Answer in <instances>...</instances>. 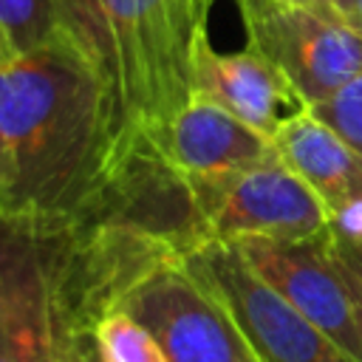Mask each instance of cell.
Returning a JSON list of instances; mask_svg holds the SVG:
<instances>
[{"label": "cell", "mask_w": 362, "mask_h": 362, "mask_svg": "<svg viewBox=\"0 0 362 362\" xmlns=\"http://www.w3.org/2000/svg\"><path fill=\"white\" fill-rule=\"evenodd\" d=\"M187 184L195 192L209 240H303L331 221L320 195L280 153L255 167Z\"/></svg>", "instance_id": "obj_4"}, {"label": "cell", "mask_w": 362, "mask_h": 362, "mask_svg": "<svg viewBox=\"0 0 362 362\" xmlns=\"http://www.w3.org/2000/svg\"><path fill=\"white\" fill-rule=\"evenodd\" d=\"M0 139L8 184L0 215L102 223L133 150L93 57L76 45L17 54L0 65Z\"/></svg>", "instance_id": "obj_1"}, {"label": "cell", "mask_w": 362, "mask_h": 362, "mask_svg": "<svg viewBox=\"0 0 362 362\" xmlns=\"http://www.w3.org/2000/svg\"><path fill=\"white\" fill-rule=\"evenodd\" d=\"M189 3H192L195 14H198V17L206 23V20H209V11H212V6H215L218 0H189Z\"/></svg>", "instance_id": "obj_17"}, {"label": "cell", "mask_w": 362, "mask_h": 362, "mask_svg": "<svg viewBox=\"0 0 362 362\" xmlns=\"http://www.w3.org/2000/svg\"><path fill=\"white\" fill-rule=\"evenodd\" d=\"M280 158L320 195L328 218L362 206V156L308 107L272 139Z\"/></svg>", "instance_id": "obj_9"}, {"label": "cell", "mask_w": 362, "mask_h": 362, "mask_svg": "<svg viewBox=\"0 0 362 362\" xmlns=\"http://www.w3.org/2000/svg\"><path fill=\"white\" fill-rule=\"evenodd\" d=\"M153 331L170 362H260L229 308L164 252L127 280L116 305Z\"/></svg>", "instance_id": "obj_2"}, {"label": "cell", "mask_w": 362, "mask_h": 362, "mask_svg": "<svg viewBox=\"0 0 362 362\" xmlns=\"http://www.w3.org/2000/svg\"><path fill=\"white\" fill-rule=\"evenodd\" d=\"M6 184H8V156H6V144L0 139V195H3Z\"/></svg>", "instance_id": "obj_16"}, {"label": "cell", "mask_w": 362, "mask_h": 362, "mask_svg": "<svg viewBox=\"0 0 362 362\" xmlns=\"http://www.w3.org/2000/svg\"><path fill=\"white\" fill-rule=\"evenodd\" d=\"M88 362H105V359H102V354H99V348H96V339H93V345H90V354H88Z\"/></svg>", "instance_id": "obj_18"}, {"label": "cell", "mask_w": 362, "mask_h": 362, "mask_svg": "<svg viewBox=\"0 0 362 362\" xmlns=\"http://www.w3.org/2000/svg\"><path fill=\"white\" fill-rule=\"evenodd\" d=\"M288 3H297V6H308V8H317V11H325V14H334V17H339V14H337V8H334V0H288Z\"/></svg>", "instance_id": "obj_14"}, {"label": "cell", "mask_w": 362, "mask_h": 362, "mask_svg": "<svg viewBox=\"0 0 362 362\" xmlns=\"http://www.w3.org/2000/svg\"><path fill=\"white\" fill-rule=\"evenodd\" d=\"M356 28L362 31V0L356 3Z\"/></svg>", "instance_id": "obj_19"}, {"label": "cell", "mask_w": 362, "mask_h": 362, "mask_svg": "<svg viewBox=\"0 0 362 362\" xmlns=\"http://www.w3.org/2000/svg\"><path fill=\"white\" fill-rule=\"evenodd\" d=\"M246 263L325 331L348 356L362 362V328L339 269L331 260L328 226L303 240H240Z\"/></svg>", "instance_id": "obj_6"}, {"label": "cell", "mask_w": 362, "mask_h": 362, "mask_svg": "<svg viewBox=\"0 0 362 362\" xmlns=\"http://www.w3.org/2000/svg\"><path fill=\"white\" fill-rule=\"evenodd\" d=\"M14 57H17L14 45H11V40L6 37V31L0 28V65H3V62H8V59H14Z\"/></svg>", "instance_id": "obj_15"}, {"label": "cell", "mask_w": 362, "mask_h": 362, "mask_svg": "<svg viewBox=\"0 0 362 362\" xmlns=\"http://www.w3.org/2000/svg\"><path fill=\"white\" fill-rule=\"evenodd\" d=\"M192 96H204L269 139L308 105L286 79V74L255 48L218 51L209 34L201 31L192 42Z\"/></svg>", "instance_id": "obj_7"}, {"label": "cell", "mask_w": 362, "mask_h": 362, "mask_svg": "<svg viewBox=\"0 0 362 362\" xmlns=\"http://www.w3.org/2000/svg\"><path fill=\"white\" fill-rule=\"evenodd\" d=\"M181 260L229 308L260 362H356L269 286L235 243L206 240Z\"/></svg>", "instance_id": "obj_3"}, {"label": "cell", "mask_w": 362, "mask_h": 362, "mask_svg": "<svg viewBox=\"0 0 362 362\" xmlns=\"http://www.w3.org/2000/svg\"><path fill=\"white\" fill-rule=\"evenodd\" d=\"M93 339L105 362H170L153 331L122 308H110L99 317Z\"/></svg>", "instance_id": "obj_10"}, {"label": "cell", "mask_w": 362, "mask_h": 362, "mask_svg": "<svg viewBox=\"0 0 362 362\" xmlns=\"http://www.w3.org/2000/svg\"><path fill=\"white\" fill-rule=\"evenodd\" d=\"M356 3H359V0H334V8H337V14H339L345 23L356 25Z\"/></svg>", "instance_id": "obj_13"}, {"label": "cell", "mask_w": 362, "mask_h": 362, "mask_svg": "<svg viewBox=\"0 0 362 362\" xmlns=\"http://www.w3.org/2000/svg\"><path fill=\"white\" fill-rule=\"evenodd\" d=\"M328 249H331V260L339 269L351 303H354V314L356 322L362 328V235H351L342 232L339 226H334L328 221Z\"/></svg>", "instance_id": "obj_12"}, {"label": "cell", "mask_w": 362, "mask_h": 362, "mask_svg": "<svg viewBox=\"0 0 362 362\" xmlns=\"http://www.w3.org/2000/svg\"><path fill=\"white\" fill-rule=\"evenodd\" d=\"M308 110L362 156V71Z\"/></svg>", "instance_id": "obj_11"}, {"label": "cell", "mask_w": 362, "mask_h": 362, "mask_svg": "<svg viewBox=\"0 0 362 362\" xmlns=\"http://www.w3.org/2000/svg\"><path fill=\"white\" fill-rule=\"evenodd\" d=\"M246 45L274 62L305 105L362 71V31L342 17L288 0H235Z\"/></svg>", "instance_id": "obj_5"}, {"label": "cell", "mask_w": 362, "mask_h": 362, "mask_svg": "<svg viewBox=\"0 0 362 362\" xmlns=\"http://www.w3.org/2000/svg\"><path fill=\"white\" fill-rule=\"evenodd\" d=\"M161 153L187 181H201L255 167L277 156V147L226 107L192 96L170 122Z\"/></svg>", "instance_id": "obj_8"}]
</instances>
